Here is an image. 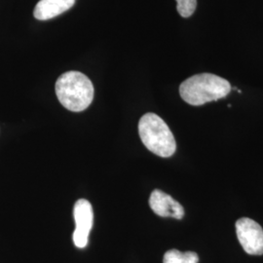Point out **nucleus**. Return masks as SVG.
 Listing matches in <instances>:
<instances>
[{
	"mask_svg": "<svg viewBox=\"0 0 263 263\" xmlns=\"http://www.w3.org/2000/svg\"><path fill=\"white\" fill-rule=\"evenodd\" d=\"M231 89L230 83L220 76L200 73L183 81L179 94L185 103L197 106L226 98Z\"/></svg>",
	"mask_w": 263,
	"mask_h": 263,
	"instance_id": "obj_1",
	"label": "nucleus"
},
{
	"mask_svg": "<svg viewBox=\"0 0 263 263\" xmlns=\"http://www.w3.org/2000/svg\"><path fill=\"white\" fill-rule=\"evenodd\" d=\"M92 81L79 71H67L58 78L56 95L66 109L80 112L90 106L94 99Z\"/></svg>",
	"mask_w": 263,
	"mask_h": 263,
	"instance_id": "obj_2",
	"label": "nucleus"
},
{
	"mask_svg": "<svg viewBox=\"0 0 263 263\" xmlns=\"http://www.w3.org/2000/svg\"><path fill=\"white\" fill-rule=\"evenodd\" d=\"M139 134L145 147L160 157H171L176 152L175 137L169 126L157 114L146 113L141 117Z\"/></svg>",
	"mask_w": 263,
	"mask_h": 263,
	"instance_id": "obj_3",
	"label": "nucleus"
},
{
	"mask_svg": "<svg viewBox=\"0 0 263 263\" xmlns=\"http://www.w3.org/2000/svg\"><path fill=\"white\" fill-rule=\"evenodd\" d=\"M237 238L245 252L252 255L263 254V229L254 219L242 217L236 221Z\"/></svg>",
	"mask_w": 263,
	"mask_h": 263,
	"instance_id": "obj_4",
	"label": "nucleus"
},
{
	"mask_svg": "<svg viewBox=\"0 0 263 263\" xmlns=\"http://www.w3.org/2000/svg\"><path fill=\"white\" fill-rule=\"evenodd\" d=\"M73 215L76 226L73 242L77 248L84 249L88 245V238L94 222V212L91 203L86 199H79L74 205Z\"/></svg>",
	"mask_w": 263,
	"mask_h": 263,
	"instance_id": "obj_5",
	"label": "nucleus"
},
{
	"mask_svg": "<svg viewBox=\"0 0 263 263\" xmlns=\"http://www.w3.org/2000/svg\"><path fill=\"white\" fill-rule=\"evenodd\" d=\"M151 210L162 217H174L181 219L184 216V209L169 194L159 189L152 191L149 198Z\"/></svg>",
	"mask_w": 263,
	"mask_h": 263,
	"instance_id": "obj_6",
	"label": "nucleus"
},
{
	"mask_svg": "<svg viewBox=\"0 0 263 263\" xmlns=\"http://www.w3.org/2000/svg\"><path fill=\"white\" fill-rule=\"evenodd\" d=\"M76 4V0H40L36 4L33 16L39 21H47L65 13Z\"/></svg>",
	"mask_w": 263,
	"mask_h": 263,
	"instance_id": "obj_7",
	"label": "nucleus"
},
{
	"mask_svg": "<svg viewBox=\"0 0 263 263\" xmlns=\"http://www.w3.org/2000/svg\"><path fill=\"white\" fill-rule=\"evenodd\" d=\"M199 256L194 252L181 253L178 250H170L163 257V263H198Z\"/></svg>",
	"mask_w": 263,
	"mask_h": 263,
	"instance_id": "obj_8",
	"label": "nucleus"
},
{
	"mask_svg": "<svg viewBox=\"0 0 263 263\" xmlns=\"http://www.w3.org/2000/svg\"><path fill=\"white\" fill-rule=\"evenodd\" d=\"M177 10L183 18H188L195 12L197 7V0H176Z\"/></svg>",
	"mask_w": 263,
	"mask_h": 263,
	"instance_id": "obj_9",
	"label": "nucleus"
}]
</instances>
